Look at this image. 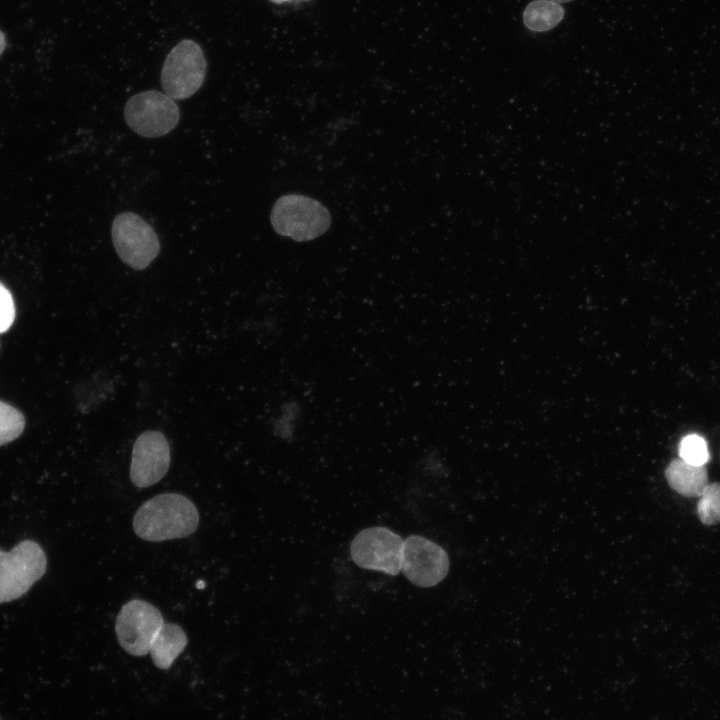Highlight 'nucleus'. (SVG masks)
<instances>
[{"label": "nucleus", "instance_id": "1", "mask_svg": "<svg viewBox=\"0 0 720 720\" xmlns=\"http://www.w3.org/2000/svg\"><path fill=\"white\" fill-rule=\"evenodd\" d=\"M199 514L187 497L163 493L144 502L133 518V529L146 541L159 542L187 537L198 527Z\"/></svg>", "mask_w": 720, "mask_h": 720}, {"label": "nucleus", "instance_id": "2", "mask_svg": "<svg viewBox=\"0 0 720 720\" xmlns=\"http://www.w3.org/2000/svg\"><path fill=\"white\" fill-rule=\"evenodd\" d=\"M270 221L279 235L302 242L324 234L330 227L331 215L315 199L301 194H286L275 201Z\"/></svg>", "mask_w": 720, "mask_h": 720}, {"label": "nucleus", "instance_id": "3", "mask_svg": "<svg viewBox=\"0 0 720 720\" xmlns=\"http://www.w3.org/2000/svg\"><path fill=\"white\" fill-rule=\"evenodd\" d=\"M46 568V555L35 541L23 540L10 551L0 549V603L23 596Z\"/></svg>", "mask_w": 720, "mask_h": 720}, {"label": "nucleus", "instance_id": "4", "mask_svg": "<svg viewBox=\"0 0 720 720\" xmlns=\"http://www.w3.org/2000/svg\"><path fill=\"white\" fill-rule=\"evenodd\" d=\"M207 62L202 48L193 40L180 41L168 53L161 70V84L172 99L195 94L206 76Z\"/></svg>", "mask_w": 720, "mask_h": 720}, {"label": "nucleus", "instance_id": "5", "mask_svg": "<svg viewBox=\"0 0 720 720\" xmlns=\"http://www.w3.org/2000/svg\"><path fill=\"white\" fill-rule=\"evenodd\" d=\"M180 118L179 107L167 94L147 90L130 97L124 107L127 125L138 135L157 138L172 131Z\"/></svg>", "mask_w": 720, "mask_h": 720}, {"label": "nucleus", "instance_id": "6", "mask_svg": "<svg viewBox=\"0 0 720 720\" xmlns=\"http://www.w3.org/2000/svg\"><path fill=\"white\" fill-rule=\"evenodd\" d=\"M114 248L120 259L134 270L147 268L160 251L154 229L138 214L122 212L111 226Z\"/></svg>", "mask_w": 720, "mask_h": 720}, {"label": "nucleus", "instance_id": "7", "mask_svg": "<svg viewBox=\"0 0 720 720\" xmlns=\"http://www.w3.org/2000/svg\"><path fill=\"white\" fill-rule=\"evenodd\" d=\"M403 541L386 527L365 528L351 542L352 560L361 568L395 576L401 571Z\"/></svg>", "mask_w": 720, "mask_h": 720}, {"label": "nucleus", "instance_id": "8", "mask_svg": "<svg viewBox=\"0 0 720 720\" xmlns=\"http://www.w3.org/2000/svg\"><path fill=\"white\" fill-rule=\"evenodd\" d=\"M164 624L161 612L151 603L133 599L122 606L115 624L120 646L133 656L150 652L152 641Z\"/></svg>", "mask_w": 720, "mask_h": 720}, {"label": "nucleus", "instance_id": "9", "mask_svg": "<svg viewBox=\"0 0 720 720\" xmlns=\"http://www.w3.org/2000/svg\"><path fill=\"white\" fill-rule=\"evenodd\" d=\"M449 570L445 550L420 535L408 536L403 541L401 571L418 587L428 588L441 582Z\"/></svg>", "mask_w": 720, "mask_h": 720}, {"label": "nucleus", "instance_id": "10", "mask_svg": "<svg viewBox=\"0 0 720 720\" xmlns=\"http://www.w3.org/2000/svg\"><path fill=\"white\" fill-rule=\"evenodd\" d=\"M170 465V448L166 437L159 431L142 432L134 442L130 479L138 488L159 482Z\"/></svg>", "mask_w": 720, "mask_h": 720}, {"label": "nucleus", "instance_id": "11", "mask_svg": "<svg viewBox=\"0 0 720 720\" xmlns=\"http://www.w3.org/2000/svg\"><path fill=\"white\" fill-rule=\"evenodd\" d=\"M665 477L672 489L687 497L700 496L708 484L704 466L692 465L682 459H675L668 465Z\"/></svg>", "mask_w": 720, "mask_h": 720}, {"label": "nucleus", "instance_id": "12", "mask_svg": "<svg viewBox=\"0 0 720 720\" xmlns=\"http://www.w3.org/2000/svg\"><path fill=\"white\" fill-rule=\"evenodd\" d=\"M187 643V636L179 625L164 622L150 647L155 666L160 669L170 668Z\"/></svg>", "mask_w": 720, "mask_h": 720}, {"label": "nucleus", "instance_id": "13", "mask_svg": "<svg viewBox=\"0 0 720 720\" xmlns=\"http://www.w3.org/2000/svg\"><path fill=\"white\" fill-rule=\"evenodd\" d=\"M564 17V9L551 0H535L523 13L525 26L534 32H545L557 26Z\"/></svg>", "mask_w": 720, "mask_h": 720}, {"label": "nucleus", "instance_id": "14", "mask_svg": "<svg viewBox=\"0 0 720 720\" xmlns=\"http://www.w3.org/2000/svg\"><path fill=\"white\" fill-rule=\"evenodd\" d=\"M24 427L23 414L12 405L0 401V446L18 438Z\"/></svg>", "mask_w": 720, "mask_h": 720}, {"label": "nucleus", "instance_id": "15", "mask_svg": "<svg viewBox=\"0 0 720 720\" xmlns=\"http://www.w3.org/2000/svg\"><path fill=\"white\" fill-rule=\"evenodd\" d=\"M697 514L705 525L720 523V483L706 485L697 504Z\"/></svg>", "mask_w": 720, "mask_h": 720}, {"label": "nucleus", "instance_id": "16", "mask_svg": "<svg viewBox=\"0 0 720 720\" xmlns=\"http://www.w3.org/2000/svg\"><path fill=\"white\" fill-rule=\"evenodd\" d=\"M680 459L697 466H704L709 459L706 441L697 434H689L682 438L679 445Z\"/></svg>", "mask_w": 720, "mask_h": 720}, {"label": "nucleus", "instance_id": "17", "mask_svg": "<svg viewBox=\"0 0 720 720\" xmlns=\"http://www.w3.org/2000/svg\"><path fill=\"white\" fill-rule=\"evenodd\" d=\"M16 308L12 294L0 282V334L6 332L13 324Z\"/></svg>", "mask_w": 720, "mask_h": 720}, {"label": "nucleus", "instance_id": "18", "mask_svg": "<svg viewBox=\"0 0 720 720\" xmlns=\"http://www.w3.org/2000/svg\"><path fill=\"white\" fill-rule=\"evenodd\" d=\"M5 47H6L5 36L2 33V31L0 30V55L3 53Z\"/></svg>", "mask_w": 720, "mask_h": 720}, {"label": "nucleus", "instance_id": "19", "mask_svg": "<svg viewBox=\"0 0 720 720\" xmlns=\"http://www.w3.org/2000/svg\"><path fill=\"white\" fill-rule=\"evenodd\" d=\"M270 1L280 4V3L291 1V0H270Z\"/></svg>", "mask_w": 720, "mask_h": 720}, {"label": "nucleus", "instance_id": "20", "mask_svg": "<svg viewBox=\"0 0 720 720\" xmlns=\"http://www.w3.org/2000/svg\"><path fill=\"white\" fill-rule=\"evenodd\" d=\"M551 1H554V2H556V3H559V2H560V3H563V2H569V1H572V0H551Z\"/></svg>", "mask_w": 720, "mask_h": 720}]
</instances>
